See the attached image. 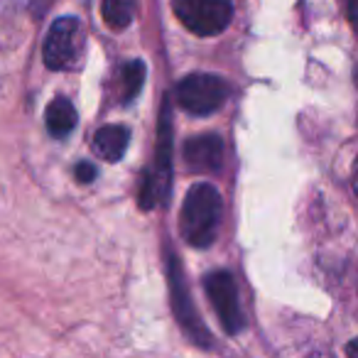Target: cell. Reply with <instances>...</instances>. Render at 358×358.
Here are the masks:
<instances>
[{"label":"cell","mask_w":358,"mask_h":358,"mask_svg":"<svg viewBox=\"0 0 358 358\" xmlns=\"http://www.w3.org/2000/svg\"><path fill=\"white\" fill-rule=\"evenodd\" d=\"M221 214H224V201L214 185L199 182L187 192L182 216H179V229L185 241H189L194 248H209L216 241L221 229Z\"/></svg>","instance_id":"cell-1"},{"label":"cell","mask_w":358,"mask_h":358,"mask_svg":"<svg viewBox=\"0 0 358 358\" xmlns=\"http://www.w3.org/2000/svg\"><path fill=\"white\" fill-rule=\"evenodd\" d=\"M86 52V32L81 27L79 17H59L50 27L45 37V57L47 69L52 71H66L76 69L79 62L84 59Z\"/></svg>","instance_id":"cell-2"},{"label":"cell","mask_w":358,"mask_h":358,"mask_svg":"<svg viewBox=\"0 0 358 358\" xmlns=\"http://www.w3.org/2000/svg\"><path fill=\"white\" fill-rule=\"evenodd\" d=\"M169 179H172V120H169V106L162 108L157 130V157L155 167L143 177L140 187V209H155L159 201L167 199L169 194Z\"/></svg>","instance_id":"cell-3"},{"label":"cell","mask_w":358,"mask_h":358,"mask_svg":"<svg viewBox=\"0 0 358 358\" xmlns=\"http://www.w3.org/2000/svg\"><path fill=\"white\" fill-rule=\"evenodd\" d=\"M177 20L199 37H214L229 27L234 17L231 0H172Z\"/></svg>","instance_id":"cell-4"},{"label":"cell","mask_w":358,"mask_h":358,"mask_svg":"<svg viewBox=\"0 0 358 358\" xmlns=\"http://www.w3.org/2000/svg\"><path fill=\"white\" fill-rule=\"evenodd\" d=\"M229 99V84L214 74H189L177 84V103L189 115H211Z\"/></svg>","instance_id":"cell-5"},{"label":"cell","mask_w":358,"mask_h":358,"mask_svg":"<svg viewBox=\"0 0 358 358\" xmlns=\"http://www.w3.org/2000/svg\"><path fill=\"white\" fill-rule=\"evenodd\" d=\"M204 287L211 299V307H214L216 317L224 324V329L231 336L238 334L243 329L245 319H243V309H241L238 287H236L234 275L226 273V270H216V273L206 275Z\"/></svg>","instance_id":"cell-6"},{"label":"cell","mask_w":358,"mask_h":358,"mask_svg":"<svg viewBox=\"0 0 358 358\" xmlns=\"http://www.w3.org/2000/svg\"><path fill=\"white\" fill-rule=\"evenodd\" d=\"M169 287H172V302H174V312L179 317V324L185 327V331L189 334L194 341H199L201 346H209V334L206 329L199 324V317H196L194 307L189 302V292H187V285L182 280V273H179V263L174 255H169Z\"/></svg>","instance_id":"cell-7"},{"label":"cell","mask_w":358,"mask_h":358,"mask_svg":"<svg viewBox=\"0 0 358 358\" xmlns=\"http://www.w3.org/2000/svg\"><path fill=\"white\" fill-rule=\"evenodd\" d=\"M187 169L194 174H216L224 164V140L219 135H196L185 148Z\"/></svg>","instance_id":"cell-8"},{"label":"cell","mask_w":358,"mask_h":358,"mask_svg":"<svg viewBox=\"0 0 358 358\" xmlns=\"http://www.w3.org/2000/svg\"><path fill=\"white\" fill-rule=\"evenodd\" d=\"M130 130L125 125H106L94 135V152L106 162H118L128 150Z\"/></svg>","instance_id":"cell-9"},{"label":"cell","mask_w":358,"mask_h":358,"mask_svg":"<svg viewBox=\"0 0 358 358\" xmlns=\"http://www.w3.org/2000/svg\"><path fill=\"white\" fill-rule=\"evenodd\" d=\"M45 123L52 138L62 140V138H66V135H71V130L76 128V108L71 106V101L64 99V96L52 101V103L47 106Z\"/></svg>","instance_id":"cell-10"},{"label":"cell","mask_w":358,"mask_h":358,"mask_svg":"<svg viewBox=\"0 0 358 358\" xmlns=\"http://www.w3.org/2000/svg\"><path fill=\"white\" fill-rule=\"evenodd\" d=\"M143 84H145V62L133 59V62H128V64H123L120 79H118L120 103H130V101L143 91Z\"/></svg>","instance_id":"cell-11"},{"label":"cell","mask_w":358,"mask_h":358,"mask_svg":"<svg viewBox=\"0 0 358 358\" xmlns=\"http://www.w3.org/2000/svg\"><path fill=\"white\" fill-rule=\"evenodd\" d=\"M101 15L113 30H125L133 22V0H103Z\"/></svg>","instance_id":"cell-12"},{"label":"cell","mask_w":358,"mask_h":358,"mask_svg":"<svg viewBox=\"0 0 358 358\" xmlns=\"http://www.w3.org/2000/svg\"><path fill=\"white\" fill-rule=\"evenodd\" d=\"M74 174H76V179H79L81 185H89V182H94V179H96V167L91 162H79V164H76V169H74Z\"/></svg>","instance_id":"cell-13"},{"label":"cell","mask_w":358,"mask_h":358,"mask_svg":"<svg viewBox=\"0 0 358 358\" xmlns=\"http://www.w3.org/2000/svg\"><path fill=\"white\" fill-rule=\"evenodd\" d=\"M348 20H351L353 30L358 32V0H348Z\"/></svg>","instance_id":"cell-14"},{"label":"cell","mask_w":358,"mask_h":358,"mask_svg":"<svg viewBox=\"0 0 358 358\" xmlns=\"http://www.w3.org/2000/svg\"><path fill=\"white\" fill-rule=\"evenodd\" d=\"M346 353H348V356H353V358H358V338H356V341L348 343V346H346Z\"/></svg>","instance_id":"cell-15"},{"label":"cell","mask_w":358,"mask_h":358,"mask_svg":"<svg viewBox=\"0 0 358 358\" xmlns=\"http://www.w3.org/2000/svg\"><path fill=\"white\" fill-rule=\"evenodd\" d=\"M353 192L358 196V159H356V169H353Z\"/></svg>","instance_id":"cell-16"}]
</instances>
